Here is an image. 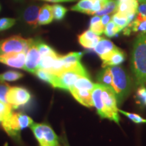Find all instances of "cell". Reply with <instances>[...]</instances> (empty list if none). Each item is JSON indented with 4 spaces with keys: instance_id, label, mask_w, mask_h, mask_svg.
Wrapping results in <instances>:
<instances>
[{
    "instance_id": "cell-17",
    "label": "cell",
    "mask_w": 146,
    "mask_h": 146,
    "mask_svg": "<svg viewBox=\"0 0 146 146\" xmlns=\"http://www.w3.org/2000/svg\"><path fill=\"white\" fill-rule=\"evenodd\" d=\"M54 20L53 16V5L45 4L40 8L38 24L41 25H47L52 23Z\"/></svg>"
},
{
    "instance_id": "cell-38",
    "label": "cell",
    "mask_w": 146,
    "mask_h": 146,
    "mask_svg": "<svg viewBox=\"0 0 146 146\" xmlns=\"http://www.w3.org/2000/svg\"><path fill=\"white\" fill-rule=\"evenodd\" d=\"M145 104H146V101H145Z\"/></svg>"
},
{
    "instance_id": "cell-12",
    "label": "cell",
    "mask_w": 146,
    "mask_h": 146,
    "mask_svg": "<svg viewBox=\"0 0 146 146\" xmlns=\"http://www.w3.org/2000/svg\"><path fill=\"white\" fill-rule=\"evenodd\" d=\"M40 8L37 5H31L24 10L22 14V18L27 26L32 29H36L39 26L38 18Z\"/></svg>"
},
{
    "instance_id": "cell-21",
    "label": "cell",
    "mask_w": 146,
    "mask_h": 146,
    "mask_svg": "<svg viewBox=\"0 0 146 146\" xmlns=\"http://www.w3.org/2000/svg\"><path fill=\"white\" fill-rule=\"evenodd\" d=\"M98 79L100 84L111 88L112 83V75L110 67H106L103 70L100 72V74H98Z\"/></svg>"
},
{
    "instance_id": "cell-7",
    "label": "cell",
    "mask_w": 146,
    "mask_h": 146,
    "mask_svg": "<svg viewBox=\"0 0 146 146\" xmlns=\"http://www.w3.org/2000/svg\"><path fill=\"white\" fill-rule=\"evenodd\" d=\"M102 100L106 110L107 118L119 123L118 108L117 107V98L114 91L110 87L103 85L102 89Z\"/></svg>"
},
{
    "instance_id": "cell-18",
    "label": "cell",
    "mask_w": 146,
    "mask_h": 146,
    "mask_svg": "<svg viewBox=\"0 0 146 146\" xmlns=\"http://www.w3.org/2000/svg\"><path fill=\"white\" fill-rule=\"evenodd\" d=\"M125 60V54L123 51L118 49L113 54L110 58L107 61L104 62L102 64L104 68L106 67L113 66H118L123 63Z\"/></svg>"
},
{
    "instance_id": "cell-29",
    "label": "cell",
    "mask_w": 146,
    "mask_h": 146,
    "mask_svg": "<svg viewBox=\"0 0 146 146\" xmlns=\"http://www.w3.org/2000/svg\"><path fill=\"white\" fill-rule=\"evenodd\" d=\"M16 19L12 18H0V31L8 30L16 24Z\"/></svg>"
},
{
    "instance_id": "cell-10",
    "label": "cell",
    "mask_w": 146,
    "mask_h": 146,
    "mask_svg": "<svg viewBox=\"0 0 146 146\" xmlns=\"http://www.w3.org/2000/svg\"><path fill=\"white\" fill-rule=\"evenodd\" d=\"M117 50L118 48L112 41L104 38H101L94 48V52L100 56L103 62L107 61Z\"/></svg>"
},
{
    "instance_id": "cell-20",
    "label": "cell",
    "mask_w": 146,
    "mask_h": 146,
    "mask_svg": "<svg viewBox=\"0 0 146 146\" xmlns=\"http://www.w3.org/2000/svg\"><path fill=\"white\" fill-rule=\"evenodd\" d=\"M118 2L119 0H106L103 8L100 12H97L96 15L102 16L107 14H114L117 11Z\"/></svg>"
},
{
    "instance_id": "cell-16",
    "label": "cell",
    "mask_w": 146,
    "mask_h": 146,
    "mask_svg": "<svg viewBox=\"0 0 146 146\" xmlns=\"http://www.w3.org/2000/svg\"><path fill=\"white\" fill-rule=\"evenodd\" d=\"M101 39L99 35L94 33L91 30H87L79 35L78 40L82 46L86 49H94Z\"/></svg>"
},
{
    "instance_id": "cell-4",
    "label": "cell",
    "mask_w": 146,
    "mask_h": 146,
    "mask_svg": "<svg viewBox=\"0 0 146 146\" xmlns=\"http://www.w3.org/2000/svg\"><path fill=\"white\" fill-rule=\"evenodd\" d=\"M31 129L39 146H58V137L52 127L46 124L33 123Z\"/></svg>"
},
{
    "instance_id": "cell-23",
    "label": "cell",
    "mask_w": 146,
    "mask_h": 146,
    "mask_svg": "<svg viewBox=\"0 0 146 146\" xmlns=\"http://www.w3.org/2000/svg\"><path fill=\"white\" fill-rule=\"evenodd\" d=\"M23 73L18 72V71L10 70L0 74V83H5V82H12L16 81L21 79L23 76Z\"/></svg>"
},
{
    "instance_id": "cell-1",
    "label": "cell",
    "mask_w": 146,
    "mask_h": 146,
    "mask_svg": "<svg viewBox=\"0 0 146 146\" xmlns=\"http://www.w3.org/2000/svg\"><path fill=\"white\" fill-rule=\"evenodd\" d=\"M131 70L137 86L146 85V33L139 35L131 53Z\"/></svg>"
},
{
    "instance_id": "cell-11",
    "label": "cell",
    "mask_w": 146,
    "mask_h": 146,
    "mask_svg": "<svg viewBox=\"0 0 146 146\" xmlns=\"http://www.w3.org/2000/svg\"><path fill=\"white\" fill-rule=\"evenodd\" d=\"M25 59H26L25 52L12 53V54L0 56V62L14 68L24 69Z\"/></svg>"
},
{
    "instance_id": "cell-15",
    "label": "cell",
    "mask_w": 146,
    "mask_h": 146,
    "mask_svg": "<svg viewBox=\"0 0 146 146\" xmlns=\"http://www.w3.org/2000/svg\"><path fill=\"white\" fill-rule=\"evenodd\" d=\"M138 6V0H119L116 12L129 17L135 15Z\"/></svg>"
},
{
    "instance_id": "cell-28",
    "label": "cell",
    "mask_w": 146,
    "mask_h": 146,
    "mask_svg": "<svg viewBox=\"0 0 146 146\" xmlns=\"http://www.w3.org/2000/svg\"><path fill=\"white\" fill-rule=\"evenodd\" d=\"M35 74L42 81L50 83V85L52 84L53 79V74H52V73L47 72V71L43 70V69L39 68L36 71Z\"/></svg>"
},
{
    "instance_id": "cell-27",
    "label": "cell",
    "mask_w": 146,
    "mask_h": 146,
    "mask_svg": "<svg viewBox=\"0 0 146 146\" xmlns=\"http://www.w3.org/2000/svg\"><path fill=\"white\" fill-rule=\"evenodd\" d=\"M120 30L119 28L116 26V24L113 22L112 20L109 22L105 26L104 28V34L108 37H112L116 35L118 33H119Z\"/></svg>"
},
{
    "instance_id": "cell-31",
    "label": "cell",
    "mask_w": 146,
    "mask_h": 146,
    "mask_svg": "<svg viewBox=\"0 0 146 146\" xmlns=\"http://www.w3.org/2000/svg\"><path fill=\"white\" fill-rule=\"evenodd\" d=\"M137 18L139 20H146V1L141 3L137 8Z\"/></svg>"
},
{
    "instance_id": "cell-32",
    "label": "cell",
    "mask_w": 146,
    "mask_h": 146,
    "mask_svg": "<svg viewBox=\"0 0 146 146\" xmlns=\"http://www.w3.org/2000/svg\"><path fill=\"white\" fill-rule=\"evenodd\" d=\"M10 86L5 83H0V100L3 102H6L5 96L8 89H10Z\"/></svg>"
},
{
    "instance_id": "cell-9",
    "label": "cell",
    "mask_w": 146,
    "mask_h": 146,
    "mask_svg": "<svg viewBox=\"0 0 146 146\" xmlns=\"http://www.w3.org/2000/svg\"><path fill=\"white\" fill-rule=\"evenodd\" d=\"M7 103L12 106V108H18L21 106L27 104L31 99L29 91L24 87H10L5 96Z\"/></svg>"
},
{
    "instance_id": "cell-39",
    "label": "cell",
    "mask_w": 146,
    "mask_h": 146,
    "mask_svg": "<svg viewBox=\"0 0 146 146\" xmlns=\"http://www.w3.org/2000/svg\"></svg>"
},
{
    "instance_id": "cell-5",
    "label": "cell",
    "mask_w": 146,
    "mask_h": 146,
    "mask_svg": "<svg viewBox=\"0 0 146 146\" xmlns=\"http://www.w3.org/2000/svg\"><path fill=\"white\" fill-rule=\"evenodd\" d=\"M30 39H25L19 35L12 36L0 41V56L12 53L27 52Z\"/></svg>"
},
{
    "instance_id": "cell-3",
    "label": "cell",
    "mask_w": 146,
    "mask_h": 146,
    "mask_svg": "<svg viewBox=\"0 0 146 146\" xmlns=\"http://www.w3.org/2000/svg\"><path fill=\"white\" fill-rule=\"evenodd\" d=\"M33 123V120L27 115L12 112L6 119L1 122V125L9 136L18 139L20 137L21 131L25 128L31 127Z\"/></svg>"
},
{
    "instance_id": "cell-34",
    "label": "cell",
    "mask_w": 146,
    "mask_h": 146,
    "mask_svg": "<svg viewBox=\"0 0 146 146\" xmlns=\"http://www.w3.org/2000/svg\"><path fill=\"white\" fill-rule=\"evenodd\" d=\"M110 21H111V16H110L109 14H107V15H104V16H102V17H101L102 23L104 27Z\"/></svg>"
},
{
    "instance_id": "cell-33",
    "label": "cell",
    "mask_w": 146,
    "mask_h": 146,
    "mask_svg": "<svg viewBox=\"0 0 146 146\" xmlns=\"http://www.w3.org/2000/svg\"><path fill=\"white\" fill-rule=\"evenodd\" d=\"M137 95L140 100L145 104L146 101V89L145 87H141L138 89Z\"/></svg>"
},
{
    "instance_id": "cell-24",
    "label": "cell",
    "mask_w": 146,
    "mask_h": 146,
    "mask_svg": "<svg viewBox=\"0 0 146 146\" xmlns=\"http://www.w3.org/2000/svg\"><path fill=\"white\" fill-rule=\"evenodd\" d=\"M111 20L116 24V25L119 28L120 31L125 29L129 24L127 16L118 13V12H116L113 14L111 17Z\"/></svg>"
},
{
    "instance_id": "cell-8",
    "label": "cell",
    "mask_w": 146,
    "mask_h": 146,
    "mask_svg": "<svg viewBox=\"0 0 146 146\" xmlns=\"http://www.w3.org/2000/svg\"><path fill=\"white\" fill-rule=\"evenodd\" d=\"M38 41V39H30V43L26 52V59L24 70L33 74H35L39 68V63L41 60Z\"/></svg>"
},
{
    "instance_id": "cell-19",
    "label": "cell",
    "mask_w": 146,
    "mask_h": 146,
    "mask_svg": "<svg viewBox=\"0 0 146 146\" xmlns=\"http://www.w3.org/2000/svg\"><path fill=\"white\" fill-rule=\"evenodd\" d=\"M94 0H79L76 5H73L70 10L74 12H81L90 15Z\"/></svg>"
},
{
    "instance_id": "cell-22",
    "label": "cell",
    "mask_w": 146,
    "mask_h": 146,
    "mask_svg": "<svg viewBox=\"0 0 146 146\" xmlns=\"http://www.w3.org/2000/svg\"><path fill=\"white\" fill-rule=\"evenodd\" d=\"M105 27L102 25L101 21V17L100 16H94L91 18L89 25V30L94 32L98 35H102L104 31Z\"/></svg>"
},
{
    "instance_id": "cell-30",
    "label": "cell",
    "mask_w": 146,
    "mask_h": 146,
    "mask_svg": "<svg viewBox=\"0 0 146 146\" xmlns=\"http://www.w3.org/2000/svg\"><path fill=\"white\" fill-rule=\"evenodd\" d=\"M118 112L122 113V114L125 115V116H127V118H129V119L131 120L133 122H134V123H135L139 124V123H146V119L142 118L141 116H140L139 115L137 114H133V113L125 112V111L122 110H119V109H118Z\"/></svg>"
},
{
    "instance_id": "cell-13",
    "label": "cell",
    "mask_w": 146,
    "mask_h": 146,
    "mask_svg": "<svg viewBox=\"0 0 146 146\" xmlns=\"http://www.w3.org/2000/svg\"><path fill=\"white\" fill-rule=\"evenodd\" d=\"M69 91H70L73 97L82 105L89 108L94 106L92 96H91L93 90L83 87L77 88V87H72Z\"/></svg>"
},
{
    "instance_id": "cell-26",
    "label": "cell",
    "mask_w": 146,
    "mask_h": 146,
    "mask_svg": "<svg viewBox=\"0 0 146 146\" xmlns=\"http://www.w3.org/2000/svg\"><path fill=\"white\" fill-rule=\"evenodd\" d=\"M12 106L0 100V123L6 119L12 114Z\"/></svg>"
},
{
    "instance_id": "cell-37",
    "label": "cell",
    "mask_w": 146,
    "mask_h": 146,
    "mask_svg": "<svg viewBox=\"0 0 146 146\" xmlns=\"http://www.w3.org/2000/svg\"><path fill=\"white\" fill-rule=\"evenodd\" d=\"M0 10H1V5H0Z\"/></svg>"
},
{
    "instance_id": "cell-14",
    "label": "cell",
    "mask_w": 146,
    "mask_h": 146,
    "mask_svg": "<svg viewBox=\"0 0 146 146\" xmlns=\"http://www.w3.org/2000/svg\"><path fill=\"white\" fill-rule=\"evenodd\" d=\"M102 89H103V85L100 83L95 84V87L91 93V96H92L94 106L96 108L98 114L102 118H107L106 110L102 96Z\"/></svg>"
},
{
    "instance_id": "cell-2",
    "label": "cell",
    "mask_w": 146,
    "mask_h": 146,
    "mask_svg": "<svg viewBox=\"0 0 146 146\" xmlns=\"http://www.w3.org/2000/svg\"><path fill=\"white\" fill-rule=\"evenodd\" d=\"M112 75L111 89L114 91L118 102L122 101L129 94L131 89V81L129 75L120 66H110Z\"/></svg>"
},
{
    "instance_id": "cell-35",
    "label": "cell",
    "mask_w": 146,
    "mask_h": 146,
    "mask_svg": "<svg viewBox=\"0 0 146 146\" xmlns=\"http://www.w3.org/2000/svg\"><path fill=\"white\" fill-rule=\"evenodd\" d=\"M40 1H47L52 3H64V2H74L77 0H40Z\"/></svg>"
},
{
    "instance_id": "cell-25",
    "label": "cell",
    "mask_w": 146,
    "mask_h": 146,
    "mask_svg": "<svg viewBox=\"0 0 146 146\" xmlns=\"http://www.w3.org/2000/svg\"><path fill=\"white\" fill-rule=\"evenodd\" d=\"M68 10L62 5L54 4L53 5V16L55 21H62L65 18Z\"/></svg>"
},
{
    "instance_id": "cell-6",
    "label": "cell",
    "mask_w": 146,
    "mask_h": 146,
    "mask_svg": "<svg viewBox=\"0 0 146 146\" xmlns=\"http://www.w3.org/2000/svg\"><path fill=\"white\" fill-rule=\"evenodd\" d=\"M81 76H88L83 73L75 70H66L58 74H53L51 85L55 88L70 90L78 78Z\"/></svg>"
},
{
    "instance_id": "cell-36",
    "label": "cell",
    "mask_w": 146,
    "mask_h": 146,
    "mask_svg": "<svg viewBox=\"0 0 146 146\" xmlns=\"http://www.w3.org/2000/svg\"><path fill=\"white\" fill-rule=\"evenodd\" d=\"M138 1H139L140 3H143V2H145L146 0H138Z\"/></svg>"
}]
</instances>
